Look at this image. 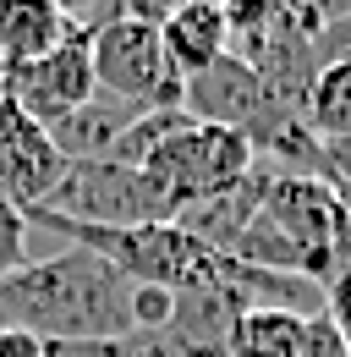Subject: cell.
Wrapping results in <instances>:
<instances>
[{
	"mask_svg": "<svg viewBox=\"0 0 351 357\" xmlns=\"http://www.w3.org/2000/svg\"><path fill=\"white\" fill-rule=\"evenodd\" d=\"M225 259V253H219ZM236 297L219 286V269L198 286H181L176 291V313H171V341L176 357H225V341H231V324H236Z\"/></svg>",
	"mask_w": 351,
	"mask_h": 357,
	"instance_id": "obj_9",
	"label": "cell"
},
{
	"mask_svg": "<svg viewBox=\"0 0 351 357\" xmlns=\"http://www.w3.org/2000/svg\"><path fill=\"white\" fill-rule=\"evenodd\" d=\"M0 357H44V341L28 330H0Z\"/></svg>",
	"mask_w": 351,
	"mask_h": 357,
	"instance_id": "obj_22",
	"label": "cell"
},
{
	"mask_svg": "<svg viewBox=\"0 0 351 357\" xmlns=\"http://www.w3.org/2000/svg\"><path fill=\"white\" fill-rule=\"evenodd\" d=\"M318 176L324 181H351V132L318 143Z\"/></svg>",
	"mask_w": 351,
	"mask_h": 357,
	"instance_id": "obj_20",
	"label": "cell"
},
{
	"mask_svg": "<svg viewBox=\"0 0 351 357\" xmlns=\"http://www.w3.org/2000/svg\"><path fill=\"white\" fill-rule=\"evenodd\" d=\"M335 198H341V215H346V242H351V181H329Z\"/></svg>",
	"mask_w": 351,
	"mask_h": 357,
	"instance_id": "obj_23",
	"label": "cell"
},
{
	"mask_svg": "<svg viewBox=\"0 0 351 357\" xmlns=\"http://www.w3.org/2000/svg\"><path fill=\"white\" fill-rule=\"evenodd\" d=\"M88 39H93V77H99V93L127 99L137 110H181L187 77L176 72L171 55H165L159 22L116 11V17L93 22Z\"/></svg>",
	"mask_w": 351,
	"mask_h": 357,
	"instance_id": "obj_4",
	"label": "cell"
},
{
	"mask_svg": "<svg viewBox=\"0 0 351 357\" xmlns=\"http://www.w3.org/2000/svg\"><path fill=\"white\" fill-rule=\"evenodd\" d=\"M0 330H28L39 341L132 335V280L110 259L66 242L0 280Z\"/></svg>",
	"mask_w": 351,
	"mask_h": 357,
	"instance_id": "obj_1",
	"label": "cell"
},
{
	"mask_svg": "<svg viewBox=\"0 0 351 357\" xmlns=\"http://www.w3.org/2000/svg\"><path fill=\"white\" fill-rule=\"evenodd\" d=\"M0 93L17 99L39 127H55V121H66L72 110H83L88 99L99 93V77H93V39H88V28H77L66 45H55L49 55H39V61L0 72Z\"/></svg>",
	"mask_w": 351,
	"mask_h": 357,
	"instance_id": "obj_7",
	"label": "cell"
},
{
	"mask_svg": "<svg viewBox=\"0 0 351 357\" xmlns=\"http://www.w3.org/2000/svg\"><path fill=\"white\" fill-rule=\"evenodd\" d=\"M324 313H329V324L341 330V341H346V352H351V264H341L324 280Z\"/></svg>",
	"mask_w": 351,
	"mask_h": 357,
	"instance_id": "obj_18",
	"label": "cell"
},
{
	"mask_svg": "<svg viewBox=\"0 0 351 357\" xmlns=\"http://www.w3.org/2000/svg\"><path fill=\"white\" fill-rule=\"evenodd\" d=\"M55 6H61V11H66V17H77V11H93V6H99V0H55Z\"/></svg>",
	"mask_w": 351,
	"mask_h": 357,
	"instance_id": "obj_24",
	"label": "cell"
},
{
	"mask_svg": "<svg viewBox=\"0 0 351 357\" xmlns=\"http://www.w3.org/2000/svg\"><path fill=\"white\" fill-rule=\"evenodd\" d=\"M39 215H61V220H77V225H154V220H171V204L154 192V181L137 165L72 160Z\"/></svg>",
	"mask_w": 351,
	"mask_h": 357,
	"instance_id": "obj_5",
	"label": "cell"
},
{
	"mask_svg": "<svg viewBox=\"0 0 351 357\" xmlns=\"http://www.w3.org/2000/svg\"><path fill=\"white\" fill-rule=\"evenodd\" d=\"M44 357H176L165 335H88V341H44Z\"/></svg>",
	"mask_w": 351,
	"mask_h": 357,
	"instance_id": "obj_15",
	"label": "cell"
},
{
	"mask_svg": "<svg viewBox=\"0 0 351 357\" xmlns=\"http://www.w3.org/2000/svg\"><path fill=\"white\" fill-rule=\"evenodd\" d=\"M159 39L165 55L181 77L214 66L219 55H231V28H225V6L219 0H181L159 17Z\"/></svg>",
	"mask_w": 351,
	"mask_h": 357,
	"instance_id": "obj_10",
	"label": "cell"
},
{
	"mask_svg": "<svg viewBox=\"0 0 351 357\" xmlns=\"http://www.w3.org/2000/svg\"><path fill=\"white\" fill-rule=\"evenodd\" d=\"M72 33H77V22L55 0H0V72L49 55Z\"/></svg>",
	"mask_w": 351,
	"mask_h": 357,
	"instance_id": "obj_11",
	"label": "cell"
},
{
	"mask_svg": "<svg viewBox=\"0 0 351 357\" xmlns=\"http://www.w3.org/2000/svg\"><path fill=\"white\" fill-rule=\"evenodd\" d=\"M137 116H143V110L127 105V99L93 93L83 110H72L66 121H55L49 137H55V149H61L66 160H110V149L121 143V132H127Z\"/></svg>",
	"mask_w": 351,
	"mask_h": 357,
	"instance_id": "obj_12",
	"label": "cell"
},
{
	"mask_svg": "<svg viewBox=\"0 0 351 357\" xmlns=\"http://www.w3.org/2000/svg\"><path fill=\"white\" fill-rule=\"evenodd\" d=\"M66 154L55 149L49 127H39L17 99L0 93V204L17 215H39L66 176Z\"/></svg>",
	"mask_w": 351,
	"mask_h": 357,
	"instance_id": "obj_8",
	"label": "cell"
},
{
	"mask_svg": "<svg viewBox=\"0 0 351 357\" xmlns=\"http://www.w3.org/2000/svg\"><path fill=\"white\" fill-rule=\"evenodd\" d=\"M302 121L318 143L351 132V55H335V61L318 66V77L307 89V105H302Z\"/></svg>",
	"mask_w": 351,
	"mask_h": 357,
	"instance_id": "obj_14",
	"label": "cell"
},
{
	"mask_svg": "<svg viewBox=\"0 0 351 357\" xmlns=\"http://www.w3.org/2000/svg\"><path fill=\"white\" fill-rule=\"evenodd\" d=\"M280 11H286L297 28H307L313 39L329 28V0H280Z\"/></svg>",
	"mask_w": 351,
	"mask_h": 357,
	"instance_id": "obj_21",
	"label": "cell"
},
{
	"mask_svg": "<svg viewBox=\"0 0 351 357\" xmlns=\"http://www.w3.org/2000/svg\"><path fill=\"white\" fill-rule=\"evenodd\" d=\"M258 215L274 220L307 259H313L318 280H329L341 264H351L346 215H341V198H335V187L324 176H313V171H274V165H269Z\"/></svg>",
	"mask_w": 351,
	"mask_h": 357,
	"instance_id": "obj_6",
	"label": "cell"
},
{
	"mask_svg": "<svg viewBox=\"0 0 351 357\" xmlns=\"http://www.w3.org/2000/svg\"><path fill=\"white\" fill-rule=\"evenodd\" d=\"M33 231H49V236H66L72 248H88L99 259L121 269L127 280H154V286H198L219 269V253L203 248L192 231H181L176 220H154V225H77L61 220V215H28Z\"/></svg>",
	"mask_w": 351,
	"mask_h": 357,
	"instance_id": "obj_2",
	"label": "cell"
},
{
	"mask_svg": "<svg viewBox=\"0 0 351 357\" xmlns=\"http://www.w3.org/2000/svg\"><path fill=\"white\" fill-rule=\"evenodd\" d=\"M297 357H351V352H346V341H341V330L329 324V313H313V319H307L302 352H297Z\"/></svg>",
	"mask_w": 351,
	"mask_h": 357,
	"instance_id": "obj_19",
	"label": "cell"
},
{
	"mask_svg": "<svg viewBox=\"0 0 351 357\" xmlns=\"http://www.w3.org/2000/svg\"><path fill=\"white\" fill-rule=\"evenodd\" d=\"M176 313V291L171 286H154V280H132V330L143 335H165Z\"/></svg>",
	"mask_w": 351,
	"mask_h": 357,
	"instance_id": "obj_16",
	"label": "cell"
},
{
	"mask_svg": "<svg viewBox=\"0 0 351 357\" xmlns=\"http://www.w3.org/2000/svg\"><path fill=\"white\" fill-rule=\"evenodd\" d=\"M253 165H258V149H253L242 132L181 116L137 171L154 181V192L171 204V220H176L187 204L214 198L225 187H236L242 176H253Z\"/></svg>",
	"mask_w": 351,
	"mask_h": 357,
	"instance_id": "obj_3",
	"label": "cell"
},
{
	"mask_svg": "<svg viewBox=\"0 0 351 357\" xmlns=\"http://www.w3.org/2000/svg\"><path fill=\"white\" fill-rule=\"evenodd\" d=\"M302 313L286 308H247L236 313L231 324V341H225V357H297L302 352Z\"/></svg>",
	"mask_w": 351,
	"mask_h": 357,
	"instance_id": "obj_13",
	"label": "cell"
},
{
	"mask_svg": "<svg viewBox=\"0 0 351 357\" xmlns=\"http://www.w3.org/2000/svg\"><path fill=\"white\" fill-rule=\"evenodd\" d=\"M28 242H33L28 215H17V209H6V204H0V280H6V275H17V269L33 259V253H28Z\"/></svg>",
	"mask_w": 351,
	"mask_h": 357,
	"instance_id": "obj_17",
	"label": "cell"
}]
</instances>
